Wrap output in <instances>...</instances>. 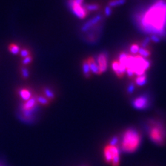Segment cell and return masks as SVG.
<instances>
[{"label": "cell", "instance_id": "5bb4252c", "mask_svg": "<svg viewBox=\"0 0 166 166\" xmlns=\"http://www.w3.org/2000/svg\"><path fill=\"white\" fill-rule=\"evenodd\" d=\"M84 7L87 11L89 12H94L98 11L100 8V5L97 3H91V4H84Z\"/></svg>", "mask_w": 166, "mask_h": 166}, {"label": "cell", "instance_id": "7a4b0ae2", "mask_svg": "<svg viewBox=\"0 0 166 166\" xmlns=\"http://www.w3.org/2000/svg\"><path fill=\"white\" fill-rule=\"evenodd\" d=\"M141 143L140 133L135 129H127L123 134L121 142V150L125 153L134 152L139 149Z\"/></svg>", "mask_w": 166, "mask_h": 166}, {"label": "cell", "instance_id": "4316f807", "mask_svg": "<svg viewBox=\"0 0 166 166\" xmlns=\"http://www.w3.org/2000/svg\"><path fill=\"white\" fill-rule=\"evenodd\" d=\"M150 38L151 41L154 43H159L161 42V38L160 37H159L158 36H156V35H151Z\"/></svg>", "mask_w": 166, "mask_h": 166}, {"label": "cell", "instance_id": "cb8c5ba5", "mask_svg": "<svg viewBox=\"0 0 166 166\" xmlns=\"http://www.w3.org/2000/svg\"><path fill=\"white\" fill-rule=\"evenodd\" d=\"M113 13V10L112 8L110 7V6L107 5L104 8V14L105 15L106 17H110L111 16V15Z\"/></svg>", "mask_w": 166, "mask_h": 166}, {"label": "cell", "instance_id": "6da1fadb", "mask_svg": "<svg viewBox=\"0 0 166 166\" xmlns=\"http://www.w3.org/2000/svg\"><path fill=\"white\" fill-rule=\"evenodd\" d=\"M139 27L143 32L156 35L162 39L166 36V1L158 0L143 14L137 17Z\"/></svg>", "mask_w": 166, "mask_h": 166}, {"label": "cell", "instance_id": "4fadbf2b", "mask_svg": "<svg viewBox=\"0 0 166 166\" xmlns=\"http://www.w3.org/2000/svg\"><path fill=\"white\" fill-rule=\"evenodd\" d=\"M147 82V76L146 74H143L141 76H136V78H135L134 84L135 85L139 87H143L144 85L146 84V83Z\"/></svg>", "mask_w": 166, "mask_h": 166}, {"label": "cell", "instance_id": "52a82bcc", "mask_svg": "<svg viewBox=\"0 0 166 166\" xmlns=\"http://www.w3.org/2000/svg\"><path fill=\"white\" fill-rule=\"evenodd\" d=\"M150 105V100L147 96L143 95L134 98L132 101V106L137 110H145Z\"/></svg>", "mask_w": 166, "mask_h": 166}, {"label": "cell", "instance_id": "f546056e", "mask_svg": "<svg viewBox=\"0 0 166 166\" xmlns=\"http://www.w3.org/2000/svg\"><path fill=\"white\" fill-rule=\"evenodd\" d=\"M0 166H7L6 165V163L4 162V161H2L0 160Z\"/></svg>", "mask_w": 166, "mask_h": 166}, {"label": "cell", "instance_id": "7402d4cb", "mask_svg": "<svg viewBox=\"0 0 166 166\" xmlns=\"http://www.w3.org/2000/svg\"><path fill=\"white\" fill-rule=\"evenodd\" d=\"M21 76H22V77L24 78V79H27V78H29V76H30L29 70H28V69L26 66H24L21 67Z\"/></svg>", "mask_w": 166, "mask_h": 166}, {"label": "cell", "instance_id": "d4e9b609", "mask_svg": "<svg viewBox=\"0 0 166 166\" xmlns=\"http://www.w3.org/2000/svg\"><path fill=\"white\" fill-rule=\"evenodd\" d=\"M32 60H33V58H32V56H30V55L27 57H26V58H23L22 61H21V63H22L24 66L27 67V65L30 64V63H31Z\"/></svg>", "mask_w": 166, "mask_h": 166}, {"label": "cell", "instance_id": "9c48e42d", "mask_svg": "<svg viewBox=\"0 0 166 166\" xmlns=\"http://www.w3.org/2000/svg\"><path fill=\"white\" fill-rule=\"evenodd\" d=\"M102 17L101 15H97L96 16L93 17V18L89 19L87 22H85L81 27V31L82 33H86L89 31V30L93 28L96 26L98 25V23L101 21Z\"/></svg>", "mask_w": 166, "mask_h": 166}, {"label": "cell", "instance_id": "5b68a950", "mask_svg": "<svg viewBox=\"0 0 166 166\" xmlns=\"http://www.w3.org/2000/svg\"><path fill=\"white\" fill-rule=\"evenodd\" d=\"M103 156L107 163L111 166H119L120 150L118 146L117 137H113L103 150Z\"/></svg>", "mask_w": 166, "mask_h": 166}, {"label": "cell", "instance_id": "2e32d148", "mask_svg": "<svg viewBox=\"0 0 166 166\" xmlns=\"http://www.w3.org/2000/svg\"><path fill=\"white\" fill-rule=\"evenodd\" d=\"M43 92H44V96L49 99V100H53L55 99L56 95L54 93L53 91L51 90V89L49 88V87H44L43 89Z\"/></svg>", "mask_w": 166, "mask_h": 166}, {"label": "cell", "instance_id": "603a6c76", "mask_svg": "<svg viewBox=\"0 0 166 166\" xmlns=\"http://www.w3.org/2000/svg\"><path fill=\"white\" fill-rule=\"evenodd\" d=\"M150 42H151V40H150V37H147V38H145L141 42V43L139 44L140 47L141 48H148Z\"/></svg>", "mask_w": 166, "mask_h": 166}, {"label": "cell", "instance_id": "e0dca14e", "mask_svg": "<svg viewBox=\"0 0 166 166\" xmlns=\"http://www.w3.org/2000/svg\"><path fill=\"white\" fill-rule=\"evenodd\" d=\"M138 55L141 56L142 58L148 59L151 56V51L148 48H141L140 47V49L139 51Z\"/></svg>", "mask_w": 166, "mask_h": 166}, {"label": "cell", "instance_id": "ac0fdd59", "mask_svg": "<svg viewBox=\"0 0 166 166\" xmlns=\"http://www.w3.org/2000/svg\"><path fill=\"white\" fill-rule=\"evenodd\" d=\"M8 51L10 53H12L13 55H17L19 53V52L21 51L20 47H19V45L16 44H10L8 46Z\"/></svg>", "mask_w": 166, "mask_h": 166}, {"label": "cell", "instance_id": "3957f363", "mask_svg": "<svg viewBox=\"0 0 166 166\" xmlns=\"http://www.w3.org/2000/svg\"><path fill=\"white\" fill-rule=\"evenodd\" d=\"M151 62L148 59L142 58L139 55L133 56L128 54L126 63V69H130L134 75L141 76L150 68Z\"/></svg>", "mask_w": 166, "mask_h": 166}, {"label": "cell", "instance_id": "9a60e30c", "mask_svg": "<svg viewBox=\"0 0 166 166\" xmlns=\"http://www.w3.org/2000/svg\"><path fill=\"white\" fill-rule=\"evenodd\" d=\"M82 72L84 76L86 77L87 78H90L91 76V71H90V68H89V65L88 63V61L86 59L82 62Z\"/></svg>", "mask_w": 166, "mask_h": 166}, {"label": "cell", "instance_id": "484cf974", "mask_svg": "<svg viewBox=\"0 0 166 166\" xmlns=\"http://www.w3.org/2000/svg\"><path fill=\"white\" fill-rule=\"evenodd\" d=\"M19 54H20V56L21 58H24L26 57L30 56V51L27 49H21L20 52H19Z\"/></svg>", "mask_w": 166, "mask_h": 166}, {"label": "cell", "instance_id": "83f0119b", "mask_svg": "<svg viewBox=\"0 0 166 166\" xmlns=\"http://www.w3.org/2000/svg\"><path fill=\"white\" fill-rule=\"evenodd\" d=\"M135 90V84L134 82L130 83L127 87V92L129 93H132Z\"/></svg>", "mask_w": 166, "mask_h": 166}, {"label": "cell", "instance_id": "ba28073f", "mask_svg": "<svg viewBox=\"0 0 166 166\" xmlns=\"http://www.w3.org/2000/svg\"><path fill=\"white\" fill-rule=\"evenodd\" d=\"M95 60L96 61L98 67H99L100 74L104 73L107 71V69L108 67L107 53H105V52L100 53Z\"/></svg>", "mask_w": 166, "mask_h": 166}, {"label": "cell", "instance_id": "f1b7e54d", "mask_svg": "<svg viewBox=\"0 0 166 166\" xmlns=\"http://www.w3.org/2000/svg\"><path fill=\"white\" fill-rule=\"evenodd\" d=\"M76 2H77V3L78 4H84V0H74Z\"/></svg>", "mask_w": 166, "mask_h": 166}, {"label": "cell", "instance_id": "44dd1931", "mask_svg": "<svg viewBox=\"0 0 166 166\" xmlns=\"http://www.w3.org/2000/svg\"><path fill=\"white\" fill-rule=\"evenodd\" d=\"M140 45L139 43H134L132 44V45H131L130 47V53H131V55H133V56H136V55H138V53H139V51L140 49Z\"/></svg>", "mask_w": 166, "mask_h": 166}, {"label": "cell", "instance_id": "8fae6325", "mask_svg": "<svg viewBox=\"0 0 166 166\" xmlns=\"http://www.w3.org/2000/svg\"><path fill=\"white\" fill-rule=\"evenodd\" d=\"M87 60L88 61L91 73L95 74V75H100L99 67L98 66V64L95 58H93V57H89Z\"/></svg>", "mask_w": 166, "mask_h": 166}, {"label": "cell", "instance_id": "30bf717a", "mask_svg": "<svg viewBox=\"0 0 166 166\" xmlns=\"http://www.w3.org/2000/svg\"><path fill=\"white\" fill-rule=\"evenodd\" d=\"M111 69L118 78H122L126 73V68L120 64L118 60H113L111 63Z\"/></svg>", "mask_w": 166, "mask_h": 166}, {"label": "cell", "instance_id": "8992f818", "mask_svg": "<svg viewBox=\"0 0 166 166\" xmlns=\"http://www.w3.org/2000/svg\"><path fill=\"white\" fill-rule=\"evenodd\" d=\"M67 5L71 13L78 19H83L86 18L89 14V13L84 7V4L82 5L78 4L74 0H67Z\"/></svg>", "mask_w": 166, "mask_h": 166}, {"label": "cell", "instance_id": "d6986e66", "mask_svg": "<svg viewBox=\"0 0 166 166\" xmlns=\"http://www.w3.org/2000/svg\"><path fill=\"white\" fill-rule=\"evenodd\" d=\"M36 98L38 103L41 105H48L50 103V100L47 99L44 96H36Z\"/></svg>", "mask_w": 166, "mask_h": 166}, {"label": "cell", "instance_id": "277c9868", "mask_svg": "<svg viewBox=\"0 0 166 166\" xmlns=\"http://www.w3.org/2000/svg\"><path fill=\"white\" fill-rule=\"evenodd\" d=\"M148 135L153 143L158 145H163L166 141V128L162 123L156 120L148 122Z\"/></svg>", "mask_w": 166, "mask_h": 166}, {"label": "cell", "instance_id": "7c38bea8", "mask_svg": "<svg viewBox=\"0 0 166 166\" xmlns=\"http://www.w3.org/2000/svg\"><path fill=\"white\" fill-rule=\"evenodd\" d=\"M18 95L19 96L23 101H27L29 99H30L32 96V93L30 89L28 88H20L18 90Z\"/></svg>", "mask_w": 166, "mask_h": 166}, {"label": "cell", "instance_id": "ffe728a7", "mask_svg": "<svg viewBox=\"0 0 166 166\" xmlns=\"http://www.w3.org/2000/svg\"><path fill=\"white\" fill-rule=\"evenodd\" d=\"M126 1L127 0H111V1H109L107 5L110 6L111 8H113L116 7V6H123L126 3Z\"/></svg>", "mask_w": 166, "mask_h": 166}]
</instances>
